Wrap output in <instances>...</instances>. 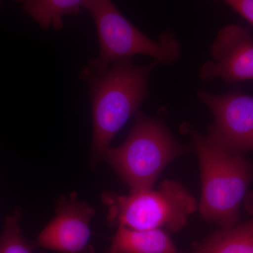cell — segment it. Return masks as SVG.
I'll list each match as a JSON object with an SVG mask.
<instances>
[{
	"label": "cell",
	"instance_id": "obj_5",
	"mask_svg": "<svg viewBox=\"0 0 253 253\" xmlns=\"http://www.w3.org/2000/svg\"><path fill=\"white\" fill-rule=\"evenodd\" d=\"M101 199L108 209L109 226L136 230H180L198 208L194 196L174 180L162 181L157 189L126 196L106 191Z\"/></svg>",
	"mask_w": 253,
	"mask_h": 253
},
{
	"label": "cell",
	"instance_id": "obj_11",
	"mask_svg": "<svg viewBox=\"0 0 253 253\" xmlns=\"http://www.w3.org/2000/svg\"><path fill=\"white\" fill-rule=\"evenodd\" d=\"M21 4L23 11L43 30L52 28L60 31L63 18L81 14L84 0H14Z\"/></svg>",
	"mask_w": 253,
	"mask_h": 253
},
{
	"label": "cell",
	"instance_id": "obj_2",
	"mask_svg": "<svg viewBox=\"0 0 253 253\" xmlns=\"http://www.w3.org/2000/svg\"><path fill=\"white\" fill-rule=\"evenodd\" d=\"M192 141L201 178V217L219 229L240 223V205L253 179V166L242 155L231 154L211 142L190 123L180 126Z\"/></svg>",
	"mask_w": 253,
	"mask_h": 253
},
{
	"label": "cell",
	"instance_id": "obj_13",
	"mask_svg": "<svg viewBox=\"0 0 253 253\" xmlns=\"http://www.w3.org/2000/svg\"><path fill=\"white\" fill-rule=\"evenodd\" d=\"M225 2L231 9L253 25V0H214Z\"/></svg>",
	"mask_w": 253,
	"mask_h": 253
},
{
	"label": "cell",
	"instance_id": "obj_6",
	"mask_svg": "<svg viewBox=\"0 0 253 253\" xmlns=\"http://www.w3.org/2000/svg\"><path fill=\"white\" fill-rule=\"evenodd\" d=\"M196 97L211 111L214 123L208 126V140L231 154L253 150V96L235 91L217 94L204 90Z\"/></svg>",
	"mask_w": 253,
	"mask_h": 253
},
{
	"label": "cell",
	"instance_id": "obj_3",
	"mask_svg": "<svg viewBox=\"0 0 253 253\" xmlns=\"http://www.w3.org/2000/svg\"><path fill=\"white\" fill-rule=\"evenodd\" d=\"M188 151L161 118L138 111L126 141L109 148L104 158L133 194L154 189L165 168Z\"/></svg>",
	"mask_w": 253,
	"mask_h": 253
},
{
	"label": "cell",
	"instance_id": "obj_10",
	"mask_svg": "<svg viewBox=\"0 0 253 253\" xmlns=\"http://www.w3.org/2000/svg\"><path fill=\"white\" fill-rule=\"evenodd\" d=\"M106 253H176V249L163 229L136 230L118 227Z\"/></svg>",
	"mask_w": 253,
	"mask_h": 253
},
{
	"label": "cell",
	"instance_id": "obj_8",
	"mask_svg": "<svg viewBox=\"0 0 253 253\" xmlns=\"http://www.w3.org/2000/svg\"><path fill=\"white\" fill-rule=\"evenodd\" d=\"M210 51L212 61L200 68L201 81L221 78L231 84L253 80V39L249 30L238 24L221 28Z\"/></svg>",
	"mask_w": 253,
	"mask_h": 253
},
{
	"label": "cell",
	"instance_id": "obj_12",
	"mask_svg": "<svg viewBox=\"0 0 253 253\" xmlns=\"http://www.w3.org/2000/svg\"><path fill=\"white\" fill-rule=\"evenodd\" d=\"M21 209L17 208L5 219L0 238V253H34L32 243L25 239L20 227Z\"/></svg>",
	"mask_w": 253,
	"mask_h": 253
},
{
	"label": "cell",
	"instance_id": "obj_4",
	"mask_svg": "<svg viewBox=\"0 0 253 253\" xmlns=\"http://www.w3.org/2000/svg\"><path fill=\"white\" fill-rule=\"evenodd\" d=\"M94 20L99 41V55L88 60L81 73L97 74L116 60L135 55L151 56L158 64L178 61L181 48L174 33L165 31L158 41L149 38L129 22L112 0H84L83 5Z\"/></svg>",
	"mask_w": 253,
	"mask_h": 253
},
{
	"label": "cell",
	"instance_id": "obj_1",
	"mask_svg": "<svg viewBox=\"0 0 253 253\" xmlns=\"http://www.w3.org/2000/svg\"><path fill=\"white\" fill-rule=\"evenodd\" d=\"M157 65L153 60L136 66L131 58H123L97 74L80 72V78L88 84L91 100L93 168L104 158L118 131L147 97L148 80Z\"/></svg>",
	"mask_w": 253,
	"mask_h": 253
},
{
	"label": "cell",
	"instance_id": "obj_9",
	"mask_svg": "<svg viewBox=\"0 0 253 253\" xmlns=\"http://www.w3.org/2000/svg\"><path fill=\"white\" fill-rule=\"evenodd\" d=\"M247 197L246 208L252 218L230 229H217L192 251L182 253H253V194Z\"/></svg>",
	"mask_w": 253,
	"mask_h": 253
},
{
	"label": "cell",
	"instance_id": "obj_7",
	"mask_svg": "<svg viewBox=\"0 0 253 253\" xmlns=\"http://www.w3.org/2000/svg\"><path fill=\"white\" fill-rule=\"evenodd\" d=\"M95 213L76 193L61 196L54 218L33 241V247L62 253H95L89 244V224Z\"/></svg>",
	"mask_w": 253,
	"mask_h": 253
}]
</instances>
